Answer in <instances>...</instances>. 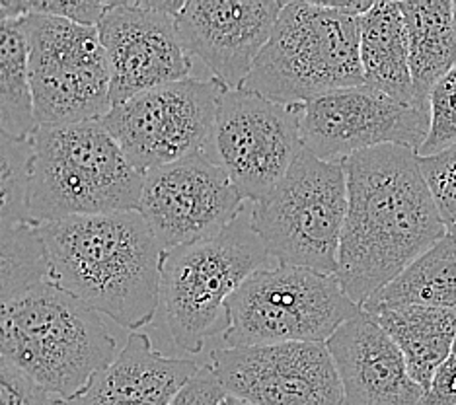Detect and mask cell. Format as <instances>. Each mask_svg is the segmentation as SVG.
Here are the masks:
<instances>
[{"label":"cell","mask_w":456,"mask_h":405,"mask_svg":"<svg viewBox=\"0 0 456 405\" xmlns=\"http://www.w3.org/2000/svg\"><path fill=\"white\" fill-rule=\"evenodd\" d=\"M347 216L338 279L357 306L447 236L419 156L410 149L377 147L344 160Z\"/></svg>","instance_id":"1"},{"label":"cell","mask_w":456,"mask_h":405,"mask_svg":"<svg viewBox=\"0 0 456 405\" xmlns=\"http://www.w3.org/2000/svg\"><path fill=\"white\" fill-rule=\"evenodd\" d=\"M37 228L51 283L121 328L151 324L160 306L164 247L139 211L70 216Z\"/></svg>","instance_id":"2"},{"label":"cell","mask_w":456,"mask_h":405,"mask_svg":"<svg viewBox=\"0 0 456 405\" xmlns=\"http://www.w3.org/2000/svg\"><path fill=\"white\" fill-rule=\"evenodd\" d=\"M372 3H285L242 90L305 106L328 92L362 85L359 18Z\"/></svg>","instance_id":"3"},{"label":"cell","mask_w":456,"mask_h":405,"mask_svg":"<svg viewBox=\"0 0 456 405\" xmlns=\"http://www.w3.org/2000/svg\"><path fill=\"white\" fill-rule=\"evenodd\" d=\"M96 310L45 280L0 308V355L63 401L119 355Z\"/></svg>","instance_id":"4"},{"label":"cell","mask_w":456,"mask_h":405,"mask_svg":"<svg viewBox=\"0 0 456 405\" xmlns=\"http://www.w3.org/2000/svg\"><path fill=\"white\" fill-rule=\"evenodd\" d=\"M32 142L29 216L34 224L139 211L142 174L133 168L102 121L44 125Z\"/></svg>","instance_id":"5"},{"label":"cell","mask_w":456,"mask_h":405,"mask_svg":"<svg viewBox=\"0 0 456 405\" xmlns=\"http://www.w3.org/2000/svg\"><path fill=\"white\" fill-rule=\"evenodd\" d=\"M272 263L252 226V207L209 240L164 249L160 304L180 349L200 352L205 341L226 329V300L248 277Z\"/></svg>","instance_id":"6"},{"label":"cell","mask_w":456,"mask_h":405,"mask_svg":"<svg viewBox=\"0 0 456 405\" xmlns=\"http://www.w3.org/2000/svg\"><path fill=\"white\" fill-rule=\"evenodd\" d=\"M250 207L254 232L272 262L338 275L347 216L344 162L320 160L303 149L285 178Z\"/></svg>","instance_id":"7"},{"label":"cell","mask_w":456,"mask_h":405,"mask_svg":"<svg viewBox=\"0 0 456 405\" xmlns=\"http://www.w3.org/2000/svg\"><path fill=\"white\" fill-rule=\"evenodd\" d=\"M359 312L336 275L265 267L226 300L223 339L228 347L326 343Z\"/></svg>","instance_id":"8"},{"label":"cell","mask_w":456,"mask_h":405,"mask_svg":"<svg viewBox=\"0 0 456 405\" xmlns=\"http://www.w3.org/2000/svg\"><path fill=\"white\" fill-rule=\"evenodd\" d=\"M22 20L39 127L106 117L111 80L98 28L39 14Z\"/></svg>","instance_id":"9"},{"label":"cell","mask_w":456,"mask_h":405,"mask_svg":"<svg viewBox=\"0 0 456 405\" xmlns=\"http://www.w3.org/2000/svg\"><path fill=\"white\" fill-rule=\"evenodd\" d=\"M224 90L213 78H185L137 93L110 109L103 127L141 174L213 154V129Z\"/></svg>","instance_id":"10"},{"label":"cell","mask_w":456,"mask_h":405,"mask_svg":"<svg viewBox=\"0 0 456 405\" xmlns=\"http://www.w3.org/2000/svg\"><path fill=\"white\" fill-rule=\"evenodd\" d=\"M303 106L246 90H224L213 129V156L244 201L257 203L285 178L303 150Z\"/></svg>","instance_id":"11"},{"label":"cell","mask_w":456,"mask_h":405,"mask_svg":"<svg viewBox=\"0 0 456 405\" xmlns=\"http://www.w3.org/2000/svg\"><path fill=\"white\" fill-rule=\"evenodd\" d=\"M244 209L242 195L209 152L142 174L139 213L164 249L209 240Z\"/></svg>","instance_id":"12"},{"label":"cell","mask_w":456,"mask_h":405,"mask_svg":"<svg viewBox=\"0 0 456 405\" xmlns=\"http://www.w3.org/2000/svg\"><path fill=\"white\" fill-rule=\"evenodd\" d=\"M429 109L394 100L365 85L328 92L303 106V147L320 160L344 162L377 147L421 149Z\"/></svg>","instance_id":"13"},{"label":"cell","mask_w":456,"mask_h":405,"mask_svg":"<svg viewBox=\"0 0 456 405\" xmlns=\"http://www.w3.org/2000/svg\"><path fill=\"white\" fill-rule=\"evenodd\" d=\"M209 365L228 396L252 405H346L326 343L215 349Z\"/></svg>","instance_id":"14"},{"label":"cell","mask_w":456,"mask_h":405,"mask_svg":"<svg viewBox=\"0 0 456 405\" xmlns=\"http://www.w3.org/2000/svg\"><path fill=\"white\" fill-rule=\"evenodd\" d=\"M96 28L110 69L111 106L190 78L191 57L175 16L152 10L149 0L108 3Z\"/></svg>","instance_id":"15"},{"label":"cell","mask_w":456,"mask_h":405,"mask_svg":"<svg viewBox=\"0 0 456 405\" xmlns=\"http://www.w3.org/2000/svg\"><path fill=\"white\" fill-rule=\"evenodd\" d=\"M285 3L188 0L175 18L182 44L223 90H242Z\"/></svg>","instance_id":"16"},{"label":"cell","mask_w":456,"mask_h":405,"mask_svg":"<svg viewBox=\"0 0 456 405\" xmlns=\"http://www.w3.org/2000/svg\"><path fill=\"white\" fill-rule=\"evenodd\" d=\"M326 345L336 362L346 405H419L425 390L410 377L402 351L375 318L359 312Z\"/></svg>","instance_id":"17"},{"label":"cell","mask_w":456,"mask_h":405,"mask_svg":"<svg viewBox=\"0 0 456 405\" xmlns=\"http://www.w3.org/2000/svg\"><path fill=\"white\" fill-rule=\"evenodd\" d=\"M201 365L164 355L149 336L133 331L119 355L65 405H172Z\"/></svg>","instance_id":"18"},{"label":"cell","mask_w":456,"mask_h":405,"mask_svg":"<svg viewBox=\"0 0 456 405\" xmlns=\"http://www.w3.org/2000/svg\"><path fill=\"white\" fill-rule=\"evenodd\" d=\"M359 53L362 85L398 101L429 109L413 90L406 26L398 3H372L369 12L359 18Z\"/></svg>","instance_id":"19"},{"label":"cell","mask_w":456,"mask_h":405,"mask_svg":"<svg viewBox=\"0 0 456 405\" xmlns=\"http://www.w3.org/2000/svg\"><path fill=\"white\" fill-rule=\"evenodd\" d=\"M367 314L396 343L406 359L410 377L428 392L456 339V310L398 306Z\"/></svg>","instance_id":"20"},{"label":"cell","mask_w":456,"mask_h":405,"mask_svg":"<svg viewBox=\"0 0 456 405\" xmlns=\"http://www.w3.org/2000/svg\"><path fill=\"white\" fill-rule=\"evenodd\" d=\"M406 26L413 90L429 106L435 85L456 67V29L451 0L398 3Z\"/></svg>","instance_id":"21"},{"label":"cell","mask_w":456,"mask_h":405,"mask_svg":"<svg viewBox=\"0 0 456 405\" xmlns=\"http://www.w3.org/2000/svg\"><path fill=\"white\" fill-rule=\"evenodd\" d=\"M398 306L456 310V240L452 236H444L387 287L377 290L361 310Z\"/></svg>","instance_id":"22"},{"label":"cell","mask_w":456,"mask_h":405,"mask_svg":"<svg viewBox=\"0 0 456 405\" xmlns=\"http://www.w3.org/2000/svg\"><path fill=\"white\" fill-rule=\"evenodd\" d=\"M37 129L28 36L20 18L0 24V131L16 139H32Z\"/></svg>","instance_id":"23"},{"label":"cell","mask_w":456,"mask_h":405,"mask_svg":"<svg viewBox=\"0 0 456 405\" xmlns=\"http://www.w3.org/2000/svg\"><path fill=\"white\" fill-rule=\"evenodd\" d=\"M49 280V263L37 224L0 228V308Z\"/></svg>","instance_id":"24"},{"label":"cell","mask_w":456,"mask_h":405,"mask_svg":"<svg viewBox=\"0 0 456 405\" xmlns=\"http://www.w3.org/2000/svg\"><path fill=\"white\" fill-rule=\"evenodd\" d=\"M34 142L0 131V228L34 224L29 216V178Z\"/></svg>","instance_id":"25"},{"label":"cell","mask_w":456,"mask_h":405,"mask_svg":"<svg viewBox=\"0 0 456 405\" xmlns=\"http://www.w3.org/2000/svg\"><path fill=\"white\" fill-rule=\"evenodd\" d=\"M456 147V67L429 93V133L418 150L429 158Z\"/></svg>","instance_id":"26"},{"label":"cell","mask_w":456,"mask_h":405,"mask_svg":"<svg viewBox=\"0 0 456 405\" xmlns=\"http://www.w3.org/2000/svg\"><path fill=\"white\" fill-rule=\"evenodd\" d=\"M444 231L456 240V147L429 158H419Z\"/></svg>","instance_id":"27"},{"label":"cell","mask_w":456,"mask_h":405,"mask_svg":"<svg viewBox=\"0 0 456 405\" xmlns=\"http://www.w3.org/2000/svg\"><path fill=\"white\" fill-rule=\"evenodd\" d=\"M0 405H65V401L41 388L12 360L0 355Z\"/></svg>","instance_id":"28"},{"label":"cell","mask_w":456,"mask_h":405,"mask_svg":"<svg viewBox=\"0 0 456 405\" xmlns=\"http://www.w3.org/2000/svg\"><path fill=\"white\" fill-rule=\"evenodd\" d=\"M106 8L108 3H98V0H92V3H85V0H75V3H67V0H63V3L61 0H37V3H29L28 0V16H55L92 28L100 24Z\"/></svg>","instance_id":"29"},{"label":"cell","mask_w":456,"mask_h":405,"mask_svg":"<svg viewBox=\"0 0 456 405\" xmlns=\"http://www.w3.org/2000/svg\"><path fill=\"white\" fill-rule=\"evenodd\" d=\"M224 396L226 392L215 377L211 365H201L200 372L185 384L172 405H219Z\"/></svg>","instance_id":"30"},{"label":"cell","mask_w":456,"mask_h":405,"mask_svg":"<svg viewBox=\"0 0 456 405\" xmlns=\"http://www.w3.org/2000/svg\"><path fill=\"white\" fill-rule=\"evenodd\" d=\"M419 405H456V339Z\"/></svg>","instance_id":"31"},{"label":"cell","mask_w":456,"mask_h":405,"mask_svg":"<svg viewBox=\"0 0 456 405\" xmlns=\"http://www.w3.org/2000/svg\"><path fill=\"white\" fill-rule=\"evenodd\" d=\"M28 16V0H0V24Z\"/></svg>","instance_id":"32"},{"label":"cell","mask_w":456,"mask_h":405,"mask_svg":"<svg viewBox=\"0 0 456 405\" xmlns=\"http://www.w3.org/2000/svg\"><path fill=\"white\" fill-rule=\"evenodd\" d=\"M219 405H252V403H248V401H244V400H240V398H234V396H226L221 400V403Z\"/></svg>","instance_id":"33"},{"label":"cell","mask_w":456,"mask_h":405,"mask_svg":"<svg viewBox=\"0 0 456 405\" xmlns=\"http://www.w3.org/2000/svg\"><path fill=\"white\" fill-rule=\"evenodd\" d=\"M452 16H454V29H456V3H452Z\"/></svg>","instance_id":"34"}]
</instances>
